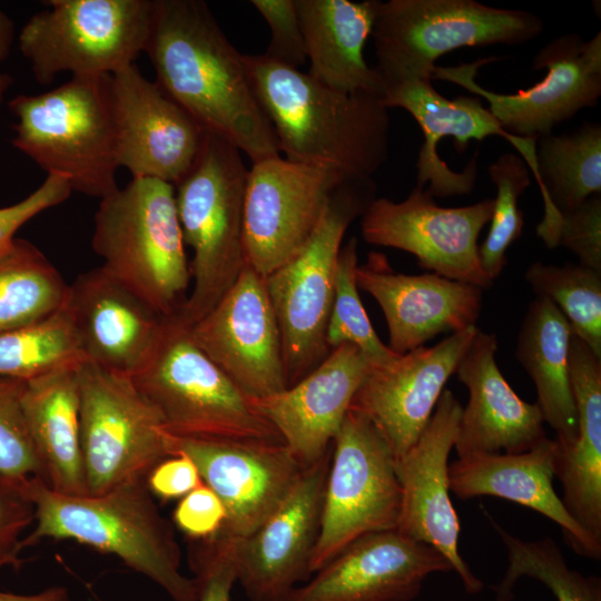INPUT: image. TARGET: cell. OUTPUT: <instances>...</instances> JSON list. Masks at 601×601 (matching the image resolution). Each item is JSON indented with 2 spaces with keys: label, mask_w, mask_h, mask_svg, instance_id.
Here are the masks:
<instances>
[{
  "label": "cell",
  "mask_w": 601,
  "mask_h": 601,
  "mask_svg": "<svg viewBox=\"0 0 601 601\" xmlns=\"http://www.w3.org/2000/svg\"><path fill=\"white\" fill-rule=\"evenodd\" d=\"M20 485L0 476V568L22 565L21 540L35 521L33 505Z\"/></svg>",
  "instance_id": "ee69618b"
},
{
  "label": "cell",
  "mask_w": 601,
  "mask_h": 601,
  "mask_svg": "<svg viewBox=\"0 0 601 601\" xmlns=\"http://www.w3.org/2000/svg\"><path fill=\"white\" fill-rule=\"evenodd\" d=\"M162 434L168 455L188 456L223 502L226 521L219 532L242 539L274 511L304 469L283 442Z\"/></svg>",
  "instance_id": "2e32d148"
},
{
  "label": "cell",
  "mask_w": 601,
  "mask_h": 601,
  "mask_svg": "<svg viewBox=\"0 0 601 601\" xmlns=\"http://www.w3.org/2000/svg\"><path fill=\"white\" fill-rule=\"evenodd\" d=\"M250 3L270 30L269 45L263 55L299 69L307 56L296 0H252Z\"/></svg>",
  "instance_id": "b9f144b4"
},
{
  "label": "cell",
  "mask_w": 601,
  "mask_h": 601,
  "mask_svg": "<svg viewBox=\"0 0 601 601\" xmlns=\"http://www.w3.org/2000/svg\"><path fill=\"white\" fill-rule=\"evenodd\" d=\"M487 57L455 67H435L432 78L461 86L484 98L489 110L511 135L539 139L552 132L583 108L593 107L601 96V32L585 40L566 33L546 43L532 60V69H546L545 77L528 89L497 93L475 81Z\"/></svg>",
  "instance_id": "4fadbf2b"
},
{
  "label": "cell",
  "mask_w": 601,
  "mask_h": 601,
  "mask_svg": "<svg viewBox=\"0 0 601 601\" xmlns=\"http://www.w3.org/2000/svg\"><path fill=\"white\" fill-rule=\"evenodd\" d=\"M489 177L496 187L487 236L479 245L480 263L494 282L508 264L506 250L521 236L524 226L519 197L531 184V170L524 160L505 152L487 166Z\"/></svg>",
  "instance_id": "f35d334b"
},
{
  "label": "cell",
  "mask_w": 601,
  "mask_h": 601,
  "mask_svg": "<svg viewBox=\"0 0 601 601\" xmlns=\"http://www.w3.org/2000/svg\"><path fill=\"white\" fill-rule=\"evenodd\" d=\"M83 361L66 308L37 324L0 334V377L27 382Z\"/></svg>",
  "instance_id": "d590c367"
},
{
  "label": "cell",
  "mask_w": 601,
  "mask_h": 601,
  "mask_svg": "<svg viewBox=\"0 0 601 601\" xmlns=\"http://www.w3.org/2000/svg\"><path fill=\"white\" fill-rule=\"evenodd\" d=\"M12 83L10 75L0 71V105Z\"/></svg>",
  "instance_id": "f907efd6"
},
{
  "label": "cell",
  "mask_w": 601,
  "mask_h": 601,
  "mask_svg": "<svg viewBox=\"0 0 601 601\" xmlns=\"http://www.w3.org/2000/svg\"><path fill=\"white\" fill-rule=\"evenodd\" d=\"M373 177L342 181L303 248L265 277L277 321L288 386L326 356L327 324L335 292V270L349 224L375 199Z\"/></svg>",
  "instance_id": "ba28073f"
},
{
  "label": "cell",
  "mask_w": 601,
  "mask_h": 601,
  "mask_svg": "<svg viewBox=\"0 0 601 601\" xmlns=\"http://www.w3.org/2000/svg\"><path fill=\"white\" fill-rule=\"evenodd\" d=\"M332 447L303 469L274 511L242 539L237 582L250 601H285L312 574Z\"/></svg>",
  "instance_id": "44dd1931"
},
{
  "label": "cell",
  "mask_w": 601,
  "mask_h": 601,
  "mask_svg": "<svg viewBox=\"0 0 601 601\" xmlns=\"http://www.w3.org/2000/svg\"><path fill=\"white\" fill-rule=\"evenodd\" d=\"M384 106L406 110L421 127L424 142L416 160L418 187L428 185L434 197L469 195L477 177V151L463 171L452 170L437 154V144L451 137L459 152L464 151L470 140L482 141L490 136L508 140L520 154L538 179L536 141L505 131L489 108L477 97L460 96L447 99L437 92L431 80H403L384 85L381 93Z\"/></svg>",
  "instance_id": "ffe728a7"
},
{
  "label": "cell",
  "mask_w": 601,
  "mask_h": 601,
  "mask_svg": "<svg viewBox=\"0 0 601 601\" xmlns=\"http://www.w3.org/2000/svg\"><path fill=\"white\" fill-rule=\"evenodd\" d=\"M240 152L205 130L194 164L174 186L183 238L194 254L193 289L177 316L187 327L214 308L247 265L243 218L248 169Z\"/></svg>",
  "instance_id": "5b68a950"
},
{
  "label": "cell",
  "mask_w": 601,
  "mask_h": 601,
  "mask_svg": "<svg viewBox=\"0 0 601 601\" xmlns=\"http://www.w3.org/2000/svg\"><path fill=\"white\" fill-rule=\"evenodd\" d=\"M371 367L357 346L342 344L296 383L250 401L305 467L331 450Z\"/></svg>",
  "instance_id": "d4e9b609"
},
{
  "label": "cell",
  "mask_w": 601,
  "mask_h": 601,
  "mask_svg": "<svg viewBox=\"0 0 601 601\" xmlns=\"http://www.w3.org/2000/svg\"><path fill=\"white\" fill-rule=\"evenodd\" d=\"M539 297L551 300L572 333L601 359V273L580 264L533 263L524 274Z\"/></svg>",
  "instance_id": "8d00e7d4"
},
{
  "label": "cell",
  "mask_w": 601,
  "mask_h": 601,
  "mask_svg": "<svg viewBox=\"0 0 601 601\" xmlns=\"http://www.w3.org/2000/svg\"><path fill=\"white\" fill-rule=\"evenodd\" d=\"M496 335L477 328L456 367L469 390L454 445L459 457L523 453L546 437L538 404L523 401L513 391L496 364Z\"/></svg>",
  "instance_id": "4316f807"
},
{
  "label": "cell",
  "mask_w": 601,
  "mask_h": 601,
  "mask_svg": "<svg viewBox=\"0 0 601 601\" xmlns=\"http://www.w3.org/2000/svg\"><path fill=\"white\" fill-rule=\"evenodd\" d=\"M378 0H296L311 75L347 93L381 95L384 82L364 57Z\"/></svg>",
  "instance_id": "f546056e"
},
{
  "label": "cell",
  "mask_w": 601,
  "mask_h": 601,
  "mask_svg": "<svg viewBox=\"0 0 601 601\" xmlns=\"http://www.w3.org/2000/svg\"><path fill=\"white\" fill-rule=\"evenodd\" d=\"M110 77H71L8 104L17 118L12 145L72 191L99 199L119 188Z\"/></svg>",
  "instance_id": "277c9868"
},
{
  "label": "cell",
  "mask_w": 601,
  "mask_h": 601,
  "mask_svg": "<svg viewBox=\"0 0 601 601\" xmlns=\"http://www.w3.org/2000/svg\"><path fill=\"white\" fill-rule=\"evenodd\" d=\"M451 571L431 545L378 531L353 541L285 601H413L431 574Z\"/></svg>",
  "instance_id": "7402d4cb"
},
{
  "label": "cell",
  "mask_w": 601,
  "mask_h": 601,
  "mask_svg": "<svg viewBox=\"0 0 601 601\" xmlns=\"http://www.w3.org/2000/svg\"><path fill=\"white\" fill-rule=\"evenodd\" d=\"M346 179L280 155L252 162L243 218L247 265L266 277L294 257L316 229L335 188Z\"/></svg>",
  "instance_id": "5bb4252c"
},
{
  "label": "cell",
  "mask_w": 601,
  "mask_h": 601,
  "mask_svg": "<svg viewBox=\"0 0 601 601\" xmlns=\"http://www.w3.org/2000/svg\"><path fill=\"white\" fill-rule=\"evenodd\" d=\"M78 380L88 495L146 480L169 456L157 411L130 376L83 361Z\"/></svg>",
  "instance_id": "7c38bea8"
},
{
  "label": "cell",
  "mask_w": 601,
  "mask_h": 601,
  "mask_svg": "<svg viewBox=\"0 0 601 601\" xmlns=\"http://www.w3.org/2000/svg\"><path fill=\"white\" fill-rule=\"evenodd\" d=\"M130 377L167 433L283 442L250 398L196 345L189 327L177 316L165 318L151 354Z\"/></svg>",
  "instance_id": "52a82bcc"
},
{
  "label": "cell",
  "mask_w": 601,
  "mask_h": 601,
  "mask_svg": "<svg viewBox=\"0 0 601 601\" xmlns=\"http://www.w3.org/2000/svg\"><path fill=\"white\" fill-rule=\"evenodd\" d=\"M536 164L543 199L536 234L548 248H555L561 214L601 195V125L587 121L574 132L540 137Z\"/></svg>",
  "instance_id": "d6a6232c"
},
{
  "label": "cell",
  "mask_w": 601,
  "mask_h": 601,
  "mask_svg": "<svg viewBox=\"0 0 601 601\" xmlns=\"http://www.w3.org/2000/svg\"><path fill=\"white\" fill-rule=\"evenodd\" d=\"M542 19L524 10L475 0L378 1L372 39L384 85L432 80L435 61L463 47L522 45L543 32Z\"/></svg>",
  "instance_id": "9c48e42d"
},
{
  "label": "cell",
  "mask_w": 601,
  "mask_h": 601,
  "mask_svg": "<svg viewBox=\"0 0 601 601\" xmlns=\"http://www.w3.org/2000/svg\"><path fill=\"white\" fill-rule=\"evenodd\" d=\"M69 293L59 270L33 244L16 238L0 255V334L65 308Z\"/></svg>",
  "instance_id": "836d02e7"
},
{
  "label": "cell",
  "mask_w": 601,
  "mask_h": 601,
  "mask_svg": "<svg viewBox=\"0 0 601 601\" xmlns=\"http://www.w3.org/2000/svg\"><path fill=\"white\" fill-rule=\"evenodd\" d=\"M177 528L196 541L215 536L226 521V510L206 484H201L183 496L174 511Z\"/></svg>",
  "instance_id": "bcb514c9"
},
{
  "label": "cell",
  "mask_w": 601,
  "mask_h": 601,
  "mask_svg": "<svg viewBox=\"0 0 601 601\" xmlns=\"http://www.w3.org/2000/svg\"><path fill=\"white\" fill-rule=\"evenodd\" d=\"M196 345L249 398L288 387L265 277L246 265L214 308L189 327Z\"/></svg>",
  "instance_id": "ac0fdd59"
},
{
  "label": "cell",
  "mask_w": 601,
  "mask_h": 601,
  "mask_svg": "<svg viewBox=\"0 0 601 601\" xmlns=\"http://www.w3.org/2000/svg\"><path fill=\"white\" fill-rule=\"evenodd\" d=\"M146 484L151 494L167 501L183 497L203 484L195 463L184 454L168 456L147 475Z\"/></svg>",
  "instance_id": "7dc6e473"
},
{
  "label": "cell",
  "mask_w": 601,
  "mask_h": 601,
  "mask_svg": "<svg viewBox=\"0 0 601 601\" xmlns=\"http://www.w3.org/2000/svg\"><path fill=\"white\" fill-rule=\"evenodd\" d=\"M240 541V538L223 532L199 541L191 556L198 601H230L237 582Z\"/></svg>",
  "instance_id": "60d3db41"
},
{
  "label": "cell",
  "mask_w": 601,
  "mask_h": 601,
  "mask_svg": "<svg viewBox=\"0 0 601 601\" xmlns=\"http://www.w3.org/2000/svg\"><path fill=\"white\" fill-rule=\"evenodd\" d=\"M23 387L24 381L0 377V476L17 484L43 480L22 411Z\"/></svg>",
  "instance_id": "ab89813d"
},
{
  "label": "cell",
  "mask_w": 601,
  "mask_h": 601,
  "mask_svg": "<svg viewBox=\"0 0 601 601\" xmlns=\"http://www.w3.org/2000/svg\"><path fill=\"white\" fill-rule=\"evenodd\" d=\"M110 92L118 166L131 178L175 186L194 164L206 129L136 63L111 75Z\"/></svg>",
  "instance_id": "d6986e66"
},
{
  "label": "cell",
  "mask_w": 601,
  "mask_h": 601,
  "mask_svg": "<svg viewBox=\"0 0 601 601\" xmlns=\"http://www.w3.org/2000/svg\"><path fill=\"white\" fill-rule=\"evenodd\" d=\"M489 520L501 538L508 566L501 581L492 587L495 601H512L518 581L528 577L545 584L556 601H601V580L570 569L553 539L522 540Z\"/></svg>",
  "instance_id": "e575fe53"
},
{
  "label": "cell",
  "mask_w": 601,
  "mask_h": 601,
  "mask_svg": "<svg viewBox=\"0 0 601 601\" xmlns=\"http://www.w3.org/2000/svg\"><path fill=\"white\" fill-rule=\"evenodd\" d=\"M78 366L24 382L27 427L43 481L66 495H88L80 431Z\"/></svg>",
  "instance_id": "4dcf8cb0"
},
{
  "label": "cell",
  "mask_w": 601,
  "mask_h": 601,
  "mask_svg": "<svg viewBox=\"0 0 601 601\" xmlns=\"http://www.w3.org/2000/svg\"><path fill=\"white\" fill-rule=\"evenodd\" d=\"M572 329L558 307L536 296L521 324L515 356L533 381L544 423L556 432L559 447L578 437V416L570 380L569 347Z\"/></svg>",
  "instance_id": "1f68e13d"
},
{
  "label": "cell",
  "mask_w": 601,
  "mask_h": 601,
  "mask_svg": "<svg viewBox=\"0 0 601 601\" xmlns=\"http://www.w3.org/2000/svg\"><path fill=\"white\" fill-rule=\"evenodd\" d=\"M0 601H71V598L66 588L51 587L35 594H17L0 591Z\"/></svg>",
  "instance_id": "c3c4849f"
},
{
  "label": "cell",
  "mask_w": 601,
  "mask_h": 601,
  "mask_svg": "<svg viewBox=\"0 0 601 601\" xmlns=\"http://www.w3.org/2000/svg\"><path fill=\"white\" fill-rule=\"evenodd\" d=\"M476 326L452 333L436 345L421 346L392 362L372 366L351 407L364 413L402 456L426 427L447 380L470 346Z\"/></svg>",
  "instance_id": "603a6c76"
},
{
  "label": "cell",
  "mask_w": 601,
  "mask_h": 601,
  "mask_svg": "<svg viewBox=\"0 0 601 601\" xmlns=\"http://www.w3.org/2000/svg\"><path fill=\"white\" fill-rule=\"evenodd\" d=\"M401 499L387 441L368 416L349 407L333 441L311 573L356 539L396 529Z\"/></svg>",
  "instance_id": "8fae6325"
},
{
  "label": "cell",
  "mask_w": 601,
  "mask_h": 601,
  "mask_svg": "<svg viewBox=\"0 0 601 601\" xmlns=\"http://www.w3.org/2000/svg\"><path fill=\"white\" fill-rule=\"evenodd\" d=\"M461 413L460 402L444 390L417 441L395 459L402 491L396 530L437 550L451 563L464 590L477 594L484 585L459 552L460 521L450 499L447 461Z\"/></svg>",
  "instance_id": "e0dca14e"
},
{
  "label": "cell",
  "mask_w": 601,
  "mask_h": 601,
  "mask_svg": "<svg viewBox=\"0 0 601 601\" xmlns=\"http://www.w3.org/2000/svg\"><path fill=\"white\" fill-rule=\"evenodd\" d=\"M83 359L132 376L151 354L165 317L139 295L97 267L80 274L65 306Z\"/></svg>",
  "instance_id": "484cf974"
},
{
  "label": "cell",
  "mask_w": 601,
  "mask_h": 601,
  "mask_svg": "<svg viewBox=\"0 0 601 601\" xmlns=\"http://www.w3.org/2000/svg\"><path fill=\"white\" fill-rule=\"evenodd\" d=\"M569 367L578 437L568 447L556 444L555 476L566 511L601 544V359L573 333Z\"/></svg>",
  "instance_id": "f1b7e54d"
},
{
  "label": "cell",
  "mask_w": 601,
  "mask_h": 601,
  "mask_svg": "<svg viewBox=\"0 0 601 601\" xmlns=\"http://www.w3.org/2000/svg\"><path fill=\"white\" fill-rule=\"evenodd\" d=\"M357 239L352 237L338 253L335 292L327 324L326 343L333 349L342 344L357 346L372 366H381L398 356L377 336L362 304L356 284Z\"/></svg>",
  "instance_id": "74e56055"
},
{
  "label": "cell",
  "mask_w": 601,
  "mask_h": 601,
  "mask_svg": "<svg viewBox=\"0 0 601 601\" xmlns=\"http://www.w3.org/2000/svg\"><path fill=\"white\" fill-rule=\"evenodd\" d=\"M558 246L571 250L579 264L601 273V196L588 198L577 208L561 214Z\"/></svg>",
  "instance_id": "7bdbcfd3"
},
{
  "label": "cell",
  "mask_w": 601,
  "mask_h": 601,
  "mask_svg": "<svg viewBox=\"0 0 601 601\" xmlns=\"http://www.w3.org/2000/svg\"><path fill=\"white\" fill-rule=\"evenodd\" d=\"M493 198L442 207L416 186L402 201L375 198L361 216V233L372 245L414 255L420 267L440 276L489 288L493 280L479 257V235L491 220Z\"/></svg>",
  "instance_id": "9a60e30c"
},
{
  "label": "cell",
  "mask_w": 601,
  "mask_h": 601,
  "mask_svg": "<svg viewBox=\"0 0 601 601\" xmlns=\"http://www.w3.org/2000/svg\"><path fill=\"white\" fill-rule=\"evenodd\" d=\"M71 187L68 179L47 175L42 184L18 203L0 208V255L14 242V235L27 221L40 213L66 201Z\"/></svg>",
  "instance_id": "f6af8a7d"
},
{
  "label": "cell",
  "mask_w": 601,
  "mask_h": 601,
  "mask_svg": "<svg viewBox=\"0 0 601 601\" xmlns=\"http://www.w3.org/2000/svg\"><path fill=\"white\" fill-rule=\"evenodd\" d=\"M356 284L378 303L387 324V346L398 355L441 333L475 326L482 309L483 288L434 273H397L378 252L357 266Z\"/></svg>",
  "instance_id": "cb8c5ba5"
},
{
  "label": "cell",
  "mask_w": 601,
  "mask_h": 601,
  "mask_svg": "<svg viewBox=\"0 0 601 601\" xmlns=\"http://www.w3.org/2000/svg\"><path fill=\"white\" fill-rule=\"evenodd\" d=\"M91 246L101 267L162 317L180 313L191 277L171 184L131 178L100 199Z\"/></svg>",
  "instance_id": "8992f818"
},
{
  "label": "cell",
  "mask_w": 601,
  "mask_h": 601,
  "mask_svg": "<svg viewBox=\"0 0 601 601\" xmlns=\"http://www.w3.org/2000/svg\"><path fill=\"white\" fill-rule=\"evenodd\" d=\"M22 27L19 49L35 79L104 76L135 63L148 41L154 0H49Z\"/></svg>",
  "instance_id": "30bf717a"
},
{
  "label": "cell",
  "mask_w": 601,
  "mask_h": 601,
  "mask_svg": "<svg viewBox=\"0 0 601 601\" xmlns=\"http://www.w3.org/2000/svg\"><path fill=\"white\" fill-rule=\"evenodd\" d=\"M556 449L546 436L523 453L460 456L449 464L450 492L460 500L490 495L530 508L556 523L577 554L599 561L601 544L572 519L554 491Z\"/></svg>",
  "instance_id": "83f0119b"
},
{
  "label": "cell",
  "mask_w": 601,
  "mask_h": 601,
  "mask_svg": "<svg viewBox=\"0 0 601 601\" xmlns=\"http://www.w3.org/2000/svg\"><path fill=\"white\" fill-rule=\"evenodd\" d=\"M20 487L35 509V526L22 538V551L47 539L75 540L116 555L174 601H198V584L181 573L173 526L160 514L146 480L100 495L61 494L37 476Z\"/></svg>",
  "instance_id": "3957f363"
},
{
  "label": "cell",
  "mask_w": 601,
  "mask_h": 601,
  "mask_svg": "<svg viewBox=\"0 0 601 601\" xmlns=\"http://www.w3.org/2000/svg\"><path fill=\"white\" fill-rule=\"evenodd\" d=\"M158 86L204 129L231 141L252 162L280 155L259 107L244 55L201 0H154L145 48Z\"/></svg>",
  "instance_id": "6da1fadb"
},
{
  "label": "cell",
  "mask_w": 601,
  "mask_h": 601,
  "mask_svg": "<svg viewBox=\"0 0 601 601\" xmlns=\"http://www.w3.org/2000/svg\"><path fill=\"white\" fill-rule=\"evenodd\" d=\"M14 23L0 9V63L3 62L10 55L14 41Z\"/></svg>",
  "instance_id": "681fc988"
},
{
  "label": "cell",
  "mask_w": 601,
  "mask_h": 601,
  "mask_svg": "<svg viewBox=\"0 0 601 601\" xmlns=\"http://www.w3.org/2000/svg\"><path fill=\"white\" fill-rule=\"evenodd\" d=\"M250 88L285 158L373 177L388 156L390 116L381 95L333 89L264 55H244Z\"/></svg>",
  "instance_id": "7a4b0ae2"
}]
</instances>
